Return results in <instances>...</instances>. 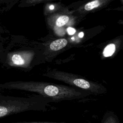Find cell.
Masks as SVG:
<instances>
[{"mask_svg": "<svg viewBox=\"0 0 123 123\" xmlns=\"http://www.w3.org/2000/svg\"><path fill=\"white\" fill-rule=\"evenodd\" d=\"M0 87L36 92L53 101L74 100L88 96L90 93L75 87L41 82H12L1 84Z\"/></svg>", "mask_w": 123, "mask_h": 123, "instance_id": "6da1fadb", "label": "cell"}, {"mask_svg": "<svg viewBox=\"0 0 123 123\" xmlns=\"http://www.w3.org/2000/svg\"><path fill=\"white\" fill-rule=\"evenodd\" d=\"M51 102H53L51 98L42 96L30 98L0 96V118L29 111H46Z\"/></svg>", "mask_w": 123, "mask_h": 123, "instance_id": "7a4b0ae2", "label": "cell"}, {"mask_svg": "<svg viewBox=\"0 0 123 123\" xmlns=\"http://www.w3.org/2000/svg\"><path fill=\"white\" fill-rule=\"evenodd\" d=\"M44 75L63 81L69 85L75 86L82 89L87 90L90 93H99L98 86L96 84L77 77L70 73L58 71H51L46 73Z\"/></svg>", "mask_w": 123, "mask_h": 123, "instance_id": "3957f363", "label": "cell"}, {"mask_svg": "<svg viewBox=\"0 0 123 123\" xmlns=\"http://www.w3.org/2000/svg\"><path fill=\"white\" fill-rule=\"evenodd\" d=\"M33 54L30 52H22L12 55L11 58L12 62L17 65H26L32 59Z\"/></svg>", "mask_w": 123, "mask_h": 123, "instance_id": "277c9868", "label": "cell"}, {"mask_svg": "<svg viewBox=\"0 0 123 123\" xmlns=\"http://www.w3.org/2000/svg\"><path fill=\"white\" fill-rule=\"evenodd\" d=\"M101 123H120L117 116L112 112H108L104 114Z\"/></svg>", "mask_w": 123, "mask_h": 123, "instance_id": "5b68a950", "label": "cell"}, {"mask_svg": "<svg viewBox=\"0 0 123 123\" xmlns=\"http://www.w3.org/2000/svg\"><path fill=\"white\" fill-rule=\"evenodd\" d=\"M67 40L65 38H60L52 41L49 46L51 50L53 51L59 50L64 47L67 44Z\"/></svg>", "mask_w": 123, "mask_h": 123, "instance_id": "8992f818", "label": "cell"}, {"mask_svg": "<svg viewBox=\"0 0 123 123\" xmlns=\"http://www.w3.org/2000/svg\"><path fill=\"white\" fill-rule=\"evenodd\" d=\"M115 50V46L114 44L111 43L108 45L104 49L103 54L104 57H107L111 56Z\"/></svg>", "mask_w": 123, "mask_h": 123, "instance_id": "52a82bcc", "label": "cell"}, {"mask_svg": "<svg viewBox=\"0 0 123 123\" xmlns=\"http://www.w3.org/2000/svg\"><path fill=\"white\" fill-rule=\"evenodd\" d=\"M102 1L98 0H95L86 3L84 9L86 11H90L94 8H97L101 5Z\"/></svg>", "mask_w": 123, "mask_h": 123, "instance_id": "ba28073f", "label": "cell"}, {"mask_svg": "<svg viewBox=\"0 0 123 123\" xmlns=\"http://www.w3.org/2000/svg\"><path fill=\"white\" fill-rule=\"evenodd\" d=\"M69 18L67 15H62L60 16L56 20V24L59 27H61L65 25L69 21Z\"/></svg>", "mask_w": 123, "mask_h": 123, "instance_id": "9c48e42d", "label": "cell"}, {"mask_svg": "<svg viewBox=\"0 0 123 123\" xmlns=\"http://www.w3.org/2000/svg\"><path fill=\"white\" fill-rule=\"evenodd\" d=\"M66 123L64 122H11V123Z\"/></svg>", "mask_w": 123, "mask_h": 123, "instance_id": "30bf717a", "label": "cell"}, {"mask_svg": "<svg viewBox=\"0 0 123 123\" xmlns=\"http://www.w3.org/2000/svg\"><path fill=\"white\" fill-rule=\"evenodd\" d=\"M67 31L68 33L70 35L74 34L75 32V30L72 27H68L67 29Z\"/></svg>", "mask_w": 123, "mask_h": 123, "instance_id": "8fae6325", "label": "cell"}, {"mask_svg": "<svg viewBox=\"0 0 123 123\" xmlns=\"http://www.w3.org/2000/svg\"><path fill=\"white\" fill-rule=\"evenodd\" d=\"M78 36L80 37H82L84 36V33L83 32H81L79 34H78Z\"/></svg>", "mask_w": 123, "mask_h": 123, "instance_id": "7c38bea8", "label": "cell"}, {"mask_svg": "<svg viewBox=\"0 0 123 123\" xmlns=\"http://www.w3.org/2000/svg\"><path fill=\"white\" fill-rule=\"evenodd\" d=\"M54 8V5H50V6H49V9H51V10H52V9H53Z\"/></svg>", "mask_w": 123, "mask_h": 123, "instance_id": "4fadbf2b", "label": "cell"}]
</instances>
